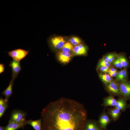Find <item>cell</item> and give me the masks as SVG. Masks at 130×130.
I'll list each match as a JSON object with an SVG mask.
<instances>
[{
    "label": "cell",
    "mask_w": 130,
    "mask_h": 130,
    "mask_svg": "<svg viewBox=\"0 0 130 130\" xmlns=\"http://www.w3.org/2000/svg\"><path fill=\"white\" fill-rule=\"evenodd\" d=\"M41 114L42 130H84L87 120L82 104L64 98L49 103Z\"/></svg>",
    "instance_id": "obj_1"
},
{
    "label": "cell",
    "mask_w": 130,
    "mask_h": 130,
    "mask_svg": "<svg viewBox=\"0 0 130 130\" xmlns=\"http://www.w3.org/2000/svg\"><path fill=\"white\" fill-rule=\"evenodd\" d=\"M110 64L109 62L108 61L103 58L100 60L98 62L97 69L98 70V68L101 67H110Z\"/></svg>",
    "instance_id": "obj_24"
},
{
    "label": "cell",
    "mask_w": 130,
    "mask_h": 130,
    "mask_svg": "<svg viewBox=\"0 0 130 130\" xmlns=\"http://www.w3.org/2000/svg\"><path fill=\"white\" fill-rule=\"evenodd\" d=\"M26 115V112L19 109H15L11 112L8 123L19 122L25 120Z\"/></svg>",
    "instance_id": "obj_4"
},
{
    "label": "cell",
    "mask_w": 130,
    "mask_h": 130,
    "mask_svg": "<svg viewBox=\"0 0 130 130\" xmlns=\"http://www.w3.org/2000/svg\"><path fill=\"white\" fill-rule=\"evenodd\" d=\"M6 128V127L0 126V130H5Z\"/></svg>",
    "instance_id": "obj_32"
},
{
    "label": "cell",
    "mask_w": 130,
    "mask_h": 130,
    "mask_svg": "<svg viewBox=\"0 0 130 130\" xmlns=\"http://www.w3.org/2000/svg\"><path fill=\"white\" fill-rule=\"evenodd\" d=\"M4 65L3 64H0V73H1L4 72Z\"/></svg>",
    "instance_id": "obj_30"
},
{
    "label": "cell",
    "mask_w": 130,
    "mask_h": 130,
    "mask_svg": "<svg viewBox=\"0 0 130 130\" xmlns=\"http://www.w3.org/2000/svg\"><path fill=\"white\" fill-rule=\"evenodd\" d=\"M28 121L25 120L19 122H16L8 123L6 127L5 130H16L23 127L27 124Z\"/></svg>",
    "instance_id": "obj_10"
},
{
    "label": "cell",
    "mask_w": 130,
    "mask_h": 130,
    "mask_svg": "<svg viewBox=\"0 0 130 130\" xmlns=\"http://www.w3.org/2000/svg\"><path fill=\"white\" fill-rule=\"evenodd\" d=\"M9 65L11 67L12 69V80L14 81L21 70L20 64L19 61L13 59L10 62Z\"/></svg>",
    "instance_id": "obj_9"
},
{
    "label": "cell",
    "mask_w": 130,
    "mask_h": 130,
    "mask_svg": "<svg viewBox=\"0 0 130 130\" xmlns=\"http://www.w3.org/2000/svg\"><path fill=\"white\" fill-rule=\"evenodd\" d=\"M118 58L124 69H127L129 66V62L124 54L123 53L117 55Z\"/></svg>",
    "instance_id": "obj_19"
},
{
    "label": "cell",
    "mask_w": 130,
    "mask_h": 130,
    "mask_svg": "<svg viewBox=\"0 0 130 130\" xmlns=\"http://www.w3.org/2000/svg\"><path fill=\"white\" fill-rule=\"evenodd\" d=\"M87 49V46L82 43L74 47L73 53L74 55H84L86 54Z\"/></svg>",
    "instance_id": "obj_12"
},
{
    "label": "cell",
    "mask_w": 130,
    "mask_h": 130,
    "mask_svg": "<svg viewBox=\"0 0 130 130\" xmlns=\"http://www.w3.org/2000/svg\"><path fill=\"white\" fill-rule=\"evenodd\" d=\"M6 102L5 99H4L2 98L1 97L0 98V109L5 104Z\"/></svg>",
    "instance_id": "obj_28"
},
{
    "label": "cell",
    "mask_w": 130,
    "mask_h": 130,
    "mask_svg": "<svg viewBox=\"0 0 130 130\" xmlns=\"http://www.w3.org/2000/svg\"><path fill=\"white\" fill-rule=\"evenodd\" d=\"M66 42L65 39L61 36H53L51 37L49 40L51 48L54 51L60 50Z\"/></svg>",
    "instance_id": "obj_2"
},
{
    "label": "cell",
    "mask_w": 130,
    "mask_h": 130,
    "mask_svg": "<svg viewBox=\"0 0 130 130\" xmlns=\"http://www.w3.org/2000/svg\"><path fill=\"white\" fill-rule=\"evenodd\" d=\"M117 56V54L116 53H110L106 55L103 58L107 60L111 64L113 62Z\"/></svg>",
    "instance_id": "obj_22"
},
{
    "label": "cell",
    "mask_w": 130,
    "mask_h": 130,
    "mask_svg": "<svg viewBox=\"0 0 130 130\" xmlns=\"http://www.w3.org/2000/svg\"><path fill=\"white\" fill-rule=\"evenodd\" d=\"M84 130H102L96 121L87 120L85 123Z\"/></svg>",
    "instance_id": "obj_11"
},
{
    "label": "cell",
    "mask_w": 130,
    "mask_h": 130,
    "mask_svg": "<svg viewBox=\"0 0 130 130\" xmlns=\"http://www.w3.org/2000/svg\"><path fill=\"white\" fill-rule=\"evenodd\" d=\"M110 68V67L103 66L99 67L98 69L102 72H107Z\"/></svg>",
    "instance_id": "obj_27"
},
{
    "label": "cell",
    "mask_w": 130,
    "mask_h": 130,
    "mask_svg": "<svg viewBox=\"0 0 130 130\" xmlns=\"http://www.w3.org/2000/svg\"><path fill=\"white\" fill-rule=\"evenodd\" d=\"M113 63L114 65L117 68L121 69L123 67L121 63L117 57L114 61Z\"/></svg>",
    "instance_id": "obj_26"
},
{
    "label": "cell",
    "mask_w": 130,
    "mask_h": 130,
    "mask_svg": "<svg viewBox=\"0 0 130 130\" xmlns=\"http://www.w3.org/2000/svg\"><path fill=\"white\" fill-rule=\"evenodd\" d=\"M28 51L23 49H16L8 52L9 55L13 59L20 61L28 54Z\"/></svg>",
    "instance_id": "obj_6"
},
{
    "label": "cell",
    "mask_w": 130,
    "mask_h": 130,
    "mask_svg": "<svg viewBox=\"0 0 130 130\" xmlns=\"http://www.w3.org/2000/svg\"><path fill=\"white\" fill-rule=\"evenodd\" d=\"M119 86L121 93L127 100L130 99V81L128 80L119 82Z\"/></svg>",
    "instance_id": "obj_5"
},
{
    "label": "cell",
    "mask_w": 130,
    "mask_h": 130,
    "mask_svg": "<svg viewBox=\"0 0 130 130\" xmlns=\"http://www.w3.org/2000/svg\"><path fill=\"white\" fill-rule=\"evenodd\" d=\"M68 41L74 47L82 43L81 40L78 37L75 36H73Z\"/></svg>",
    "instance_id": "obj_23"
},
{
    "label": "cell",
    "mask_w": 130,
    "mask_h": 130,
    "mask_svg": "<svg viewBox=\"0 0 130 130\" xmlns=\"http://www.w3.org/2000/svg\"><path fill=\"white\" fill-rule=\"evenodd\" d=\"M73 47L74 46L69 42H66L63 47L59 51L68 52L73 53Z\"/></svg>",
    "instance_id": "obj_21"
},
{
    "label": "cell",
    "mask_w": 130,
    "mask_h": 130,
    "mask_svg": "<svg viewBox=\"0 0 130 130\" xmlns=\"http://www.w3.org/2000/svg\"><path fill=\"white\" fill-rule=\"evenodd\" d=\"M8 102H6L0 109V118H1L4 114L8 107Z\"/></svg>",
    "instance_id": "obj_25"
},
{
    "label": "cell",
    "mask_w": 130,
    "mask_h": 130,
    "mask_svg": "<svg viewBox=\"0 0 130 130\" xmlns=\"http://www.w3.org/2000/svg\"><path fill=\"white\" fill-rule=\"evenodd\" d=\"M128 74L127 69H124L121 70L116 76L115 81L117 82H120L127 80Z\"/></svg>",
    "instance_id": "obj_14"
},
{
    "label": "cell",
    "mask_w": 130,
    "mask_h": 130,
    "mask_svg": "<svg viewBox=\"0 0 130 130\" xmlns=\"http://www.w3.org/2000/svg\"><path fill=\"white\" fill-rule=\"evenodd\" d=\"M127 100L123 97L119 98L117 100L116 104L114 107L121 111H124L129 106L127 104Z\"/></svg>",
    "instance_id": "obj_13"
},
{
    "label": "cell",
    "mask_w": 130,
    "mask_h": 130,
    "mask_svg": "<svg viewBox=\"0 0 130 130\" xmlns=\"http://www.w3.org/2000/svg\"><path fill=\"white\" fill-rule=\"evenodd\" d=\"M57 58L60 62L64 64L69 63L74 55L72 53L58 51L56 53Z\"/></svg>",
    "instance_id": "obj_7"
},
{
    "label": "cell",
    "mask_w": 130,
    "mask_h": 130,
    "mask_svg": "<svg viewBox=\"0 0 130 130\" xmlns=\"http://www.w3.org/2000/svg\"><path fill=\"white\" fill-rule=\"evenodd\" d=\"M117 70L115 68H111L108 72L109 74H110L112 73L116 72H117Z\"/></svg>",
    "instance_id": "obj_29"
},
{
    "label": "cell",
    "mask_w": 130,
    "mask_h": 130,
    "mask_svg": "<svg viewBox=\"0 0 130 130\" xmlns=\"http://www.w3.org/2000/svg\"><path fill=\"white\" fill-rule=\"evenodd\" d=\"M111 121V119L108 114L105 111L100 115L98 122L102 130H106L107 125Z\"/></svg>",
    "instance_id": "obj_8"
},
{
    "label": "cell",
    "mask_w": 130,
    "mask_h": 130,
    "mask_svg": "<svg viewBox=\"0 0 130 130\" xmlns=\"http://www.w3.org/2000/svg\"><path fill=\"white\" fill-rule=\"evenodd\" d=\"M121 111L115 108L109 110L108 113L111 117V120L115 121L119 118Z\"/></svg>",
    "instance_id": "obj_18"
},
{
    "label": "cell",
    "mask_w": 130,
    "mask_h": 130,
    "mask_svg": "<svg viewBox=\"0 0 130 130\" xmlns=\"http://www.w3.org/2000/svg\"><path fill=\"white\" fill-rule=\"evenodd\" d=\"M99 77L103 82L106 85L112 80L111 77L105 73H100Z\"/></svg>",
    "instance_id": "obj_20"
},
{
    "label": "cell",
    "mask_w": 130,
    "mask_h": 130,
    "mask_svg": "<svg viewBox=\"0 0 130 130\" xmlns=\"http://www.w3.org/2000/svg\"><path fill=\"white\" fill-rule=\"evenodd\" d=\"M118 72L117 71L114 72V73L109 74V75L111 77H116L117 75Z\"/></svg>",
    "instance_id": "obj_31"
},
{
    "label": "cell",
    "mask_w": 130,
    "mask_h": 130,
    "mask_svg": "<svg viewBox=\"0 0 130 130\" xmlns=\"http://www.w3.org/2000/svg\"><path fill=\"white\" fill-rule=\"evenodd\" d=\"M27 124L31 126L35 130H42L41 118L36 120H30Z\"/></svg>",
    "instance_id": "obj_17"
},
{
    "label": "cell",
    "mask_w": 130,
    "mask_h": 130,
    "mask_svg": "<svg viewBox=\"0 0 130 130\" xmlns=\"http://www.w3.org/2000/svg\"><path fill=\"white\" fill-rule=\"evenodd\" d=\"M116 101L117 100L113 96L110 95L104 98L103 105L105 107L108 106L114 107Z\"/></svg>",
    "instance_id": "obj_15"
},
{
    "label": "cell",
    "mask_w": 130,
    "mask_h": 130,
    "mask_svg": "<svg viewBox=\"0 0 130 130\" xmlns=\"http://www.w3.org/2000/svg\"><path fill=\"white\" fill-rule=\"evenodd\" d=\"M13 81L11 80L8 86L2 93V94L5 97V99L6 102H8L9 98L12 94Z\"/></svg>",
    "instance_id": "obj_16"
},
{
    "label": "cell",
    "mask_w": 130,
    "mask_h": 130,
    "mask_svg": "<svg viewBox=\"0 0 130 130\" xmlns=\"http://www.w3.org/2000/svg\"><path fill=\"white\" fill-rule=\"evenodd\" d=\"M105 85L106 90L111 95L123 97L117 82L112 80Z\"/></svg>",
    "instance_id": "obj_3"
}]
</instances>
